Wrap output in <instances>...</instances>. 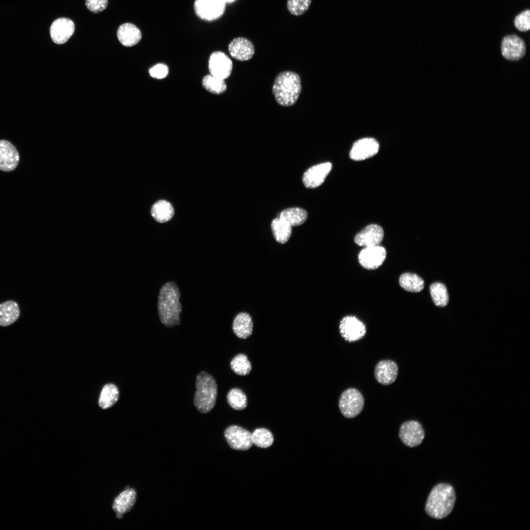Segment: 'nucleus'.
Returning <instances> with one entry per match:
<instances>
[{
	"label": "nucleus",
	"mask_w": 530,
	"mask_h": 530,
	"mask_svg": "<svg viewBox=\"0 0 530 530\" xmlns=\"http://www.w3.org/2000/svg\"><path fill=\"white\" fill-rule=\"evenodd\" d=\"M311 1L312 0H288L287 6L291 14L300 16L308 10Z\"/></svg>",
	"instance_id": "obj_34"
},
{
	"label": "nucleus",
	"mask_w": 530,
	"mask_h": 530,
	"mask_svg": "<svg viewBox=\"0 0 530 530\" xmlns=\"http://www.w3.org/2000/svg\"><path fill=\"white\" fill-rule=\"evenodd\" d=\"M387 255L386 249L379 245L365 247L358 255V261L364 268L373 270L384 262Z\"/></svg>",
	"instance_id": "obj_8"
},
{
	"label": "nucleus",
	"mask_w": 530,
	"mask_h": 530,
	"mask_svg": "<svg viewBox=\"0 0 530 530\" xmlns=\"http://www.w3.org/2000/svg\"><path fill=\"white\" fill-rule=\"evenodd\" d=\"M234 0H225V1H226V2H232V1H234Z\"/></svg>",
	"instance_id": "obj_38"
},
{
	"label": "nucleus",
	"mask_w": 530,
	"mask_h": 530,
	"mask_svg": "<svg viewBox=\"0 0 530 530\" xmlns=\"http://www.w3.org/2000/svg\"><path fill=\"white\" fill-rule=\"evenodd\" d=\"M75 24L70 19L59 18L55 20L50 27V35L57 44L66 42L74 33Z\"/></svg>",
	"instance_id": "obj_13"
},
{
	"label": "nucleus",
	"mask_w": 530,
	"mask_h": 530,
	"mask_svg": "<svg viewBox=\"0 0 530 530\" xmlns=\"http://www.w3.org/2000/svg\"><path fill=\"white\" fill-rule=\"evenodd\" d=\"M108 5L107 0H85L86 7L91 12L97 13L104 10Z\"/></svg>",
	"instance_id": "obj_37"
},
{
	"label": "nucleus",
	"mask_w": 530,
	"mask_h": 530,
	"mask_svg": "<svg viewBox=\"0 0 530 530\" xmlns=\"http://www.w3.org/2000/svg\"><path fill=\"white\" fill-rule=\"evenodd\" d=\"M252 443L261 448H266L272 445L273 436L270 431L264 428L256 429L251 435Z\"/></svg>",
	"instance_id": "obj_31"
},
{
	"label": "nucleus",
	"mask_w": 530,
	"mask_h": 530,
	"mask_svg": "<svg viewBox=\"0 0 530 530\" xmlns=\"http://www.w3.org/2000/svg\"><path fill=\"white\" fill-rule=\"evenodd\" d=\"M292 227L280 217L274 219L271 223V229L275 240L280 243L287 242L292 234Z\"/></svg>",
	"instance_id": "obj_25"
},
{
	"label": "nucleus",
	"mask_w": 530,
	"mask_h": 530,
	"mask_svg": "<svg viewBox=\"0 0 530 530\" xmlns=\"http://www.w3.org/2000/svg\"><path fill=\"white\" fill-rule=\"evenodd\" d=\"M251 435L250 432L238 425L230 426L224 432L228 444L231 448L236 450L249 449L253 444Z\"/></svg>",
	"instance_id": "obj_7"
},
{
	"label": "nucleus",
	"mask_w": 530,
	"mask_h": 530,
	"mask_svg": "<svg viewBox=\"0 0 530 530\" xmlns=\"http://www.w3.org/2000/svg\"><path fill=\"white\" fill-rule=\"evenodd\" d=\"M227 399L229 405L234 409L240 410L247 406L246 396L240 389L233 388L230 390L228 393Z\"/></svg>",
	"instance_id": "obj_32"
},
{
	"label": "nucleus",
	"mask_w": 530,
	"mask_h": 530,
	"mask_svg": "<svg viewBox=\"0 0 530 530\" xmlns=\"http://www.w3.org/2000/svg\"><path fill=\"white\" fill-rule=\"evenodd\" d=\"M202 85L208 91L214 94H221L227 88L224 80L210 74L205 76L202 80Z\"/></svg>",
	"instance_id": "obj_30"
},
{
	"label": "nucleus",
	"mask_w": 530,
	"mask_h": 530,
	"mask_svg": "<svg viewBox=\"0 0 530 530\" xmlns=\"http://www.w3.org/2000/svg\"><path fill=\"white\" fill-rule=\"evenodd\" d=\"M278 216L287 221L291 226H296L305 222L308 214L304 209L291 208L281 212L278 214Z\"/></svg>",
	"instance_id": "obj_26"
},
{
	"label": "nucleus",
	"mask_w": 530,
	"mask_h": 530,
	"mask_svg": "<svg viewBox=\"0 0 530 530\" xmlns=\"http://www.w3.org/2000/svg\"><path fill=\"white\" fill-rule=\"evenodd\" d=\"M364 398L361 392L355 388H349L341 394L339 407L341 413L347 418H353L363 410Z\"/></svg>",
	"instance_id": "obj_5"
},
{
	"label": "nucleus",
	"mask_w": 530,
	"mask_h": 530,
	"mask_svg": "<svg viewBox=\"0 0 530 530\" xmlns=\"http://www.w3.org/2000/svg\"><path fill=\"white\" fill-rule=\"evenodd\" d=\"M232 327L234 333L238 337L241 339L249 337L253 330L251 317L245 312L238 314L233 320Z\"/></svg>",
	"instance_id": "obj_22"
},
{
	"label": "nucleus",
	"mask_w": 530,
	"mask_h": 530,
	"mask_svg": "<svg viewBox=\"0 0 530 530\" xmlns=\"http://www.w3.org/2000/svg\"><path fill=\"white\" fill-rule=\"evenodd\" d=\"M20 315L19 307L14 301L0 304V326H7L15 322Z\"/></svg>",
	"instance_id": "obj_23"
},
{
	"label": "nucleus",
	"mask_w": 530,
	"mask_h": 530,
	"mask_svg": "<svg viewBox=\"0 0 530 530\" xmlns=\"http://www.w3.org/2000/svg\"><path fill=\"white\" fill-rule=\"evenodd\" d=\"M226 8L225 0H195L194 9L197 16L206 21H213L219 18Z\"/></svg>",
	"instance_id": "obj_6"
},
{
	"label": "nucleus",
	"mask_w": 530,
	"mask_h": 530,
	"mask_svg": "<svg viewBox=\"0 0 530 530\" xmlns=\"http://www.w3.org/2000/svg\"><path fill=\"white\" fill-rule=\"evenodd\" d=\"M232 370L237 374L246 375L251 371L252 366L247 357L243 354L236 355L230 363Z\"/></svg>",
	"instance_id": "obj_33"
},
{
	"label": "nucleus",
	"mask_w": 530,
	"mask_h": 530,
	"mask_svg": "<svg viewBox=\"0 0 530 530\" xmlns=\"http://www.w3.org/2000/svg\"><path fill=\"white\" fill-rule=\"evenodd\" d=\"M179 289L174 282L166 283L160 289L158 300L159 318L168 328L180 324V314L182 310Z\"/></svg>",
	"instance_id": "obj_1"
},
{
	"label": "nucleus",
	"mask_w": 530,
	"mask_h": 530,
	"mask_svg": "<svg viewBox=\"0 0 530 530\" xmlns=\"http://www.w3.org/2000/svg\"><path fill=\"white\" fill-rule=\"evenodd\" d=\"M399 283L402 288L410 292H420L424 288V280L414 273L402 274L399 279Z\"/></svg>",
	"instance_id": "obj_27"
},
{
	"label": "nucleus",
	"mask_w": 530,
	"mask_h": 530,
	"mask_svg": "<svg viewBox=\"0 0 530 530\" xmlns=\"http://www.w3.org/2000/svg\"><path fill=\"white\" fill-rule=\"evenodd\" d=\"M383 237V229L378 225L371 224L355 236L354 241L359 246L364 247L374 246L379 245Z\"/></svg>",
	"instance_id": "obj_17"
},
{
	"label": "nucleus",
	"mask_w": 530,
	"mask_h": 530,
	"mask_svg": "<svg viewBox=\"0 0 530 530\" xmlns=\"http://www.w3.org/2000/svg\"><path fill=\"white\" fill-rule=\"evenodd\" d=\"M526 52L524 40L516 35H509L504 37L501 43V53L506 59L517 61L522 58Z\"/></svg>",
	"instance_id": "obj_9"
},
{
	"label": "nucleus",
	"mask_w": 530,
	"mask_h": 530,
	"mask_svg": "<svg viewBox=\"0 0 530 530\" xmlns=\"http://www.w3.org/2000/svg\"><path fill=\"white\" fill-rule=\"evenodd\" d=\"M228 51L234 58L241 61L250 59L255 53L253 43L247 38L242 37L233 39L229 44Z\"/></svg>",
	"instance_id": "obj_18"
},
{
	"label": "nucleus",
	"mask_w": 530,
	"mask_h": 530,
	"mask_svg": "<svg viewBox=\"0 0 530 530\" xmlns=\"http://www.w3.org/2000/svg\"><path fill=\"white\" fill-rule=\"evenodd\" d=\"M196 388L194 404L200 413H207L216 402L217 391L215 379L207 372L202 371L196 376Z\"/></svg>",
	"instance_id": "obj_4"
},
{
	"label": "nucleus",
	"mask_w": 530,
	"mask_h": 530,
	"mask_svg": "<svg viewBox=\"0 0 530 530\" xmlns=\"http://www.w3.org/2000/svg\"><path fill=\"white\" fill-rule=\"evenodd\" d=\"M19 155L15 147L9 141L0 140V170H14L19 162Z\"/></svg>",
	"instance_id": "obj_16"
},
{
	"label": "nucleus",
	"mask_w": 530,
	"mask_h": 530,
	"mask_svg": "<svg viewBox=\"0 0 530 530\" xmlns=\"http://www.w3.org/2000/svg\"><path fill=\"white\" fill-rule=\"evenodd\" d=\"M117 38L124 46L131 47L138 43L141 39L142 34L140 29L131 23H124L118 28Z\"/></svg>",
	"instance_id": "obj_21"
},
{
	"label": "nucleus",
	"mask_w": 530,
	"mask_h": 530,
	"mask_svg": "<svg viewBox=\"0 0 530 530\" xmlns=\"http://www.w3.org/2000/svg\"><path fill=\"white\" fill-rule=\"evenodd\" d=\"M301 91L299 76L292 71H284L276 77L272 86V93L277 103L284 106L293 105Z\"/></svg>",
	"instance_id": "obj_3"
},
{
	"label": "nucleus",
	"mask_w": 530,
	"mask_h": 530,
	"mask_svg": "<svg viewBox=\"0 0 530 530\" xmlns=\"http://www.w3.org/2000/svg\"><path fill=\"white\" fill-rule=\"evenodd\" d=\"M455 500V491L451 485L438 484L430 492L425 504V512L433 518L443 519L451 512Z\"/></svg>",
	"instance_id": "obj_2"
},
{
	"label": "nucleus",
	"mask_w": 530,
	"mask_h": 530,
	"mask_svg": "<svg viewBox=\"0 0 530 530\" xmlns=\"http://www.w3.org/2000/svg\"><path fill=\"white\" fill-rule=\"evenodd\" d=\"M169 72L168 66L163 63H159L151 67L149 71L150 75L154 78L161 79L165 78Z\"/></svg>",
	"instance_id": "obj_36"
},
{
	"label": "nucleus",
	"mask_w": 530,
	"mask_h": 530,
	"mask_svg": "<svg viewBox=\"0 0 530 530\" xmlns=\"http://www.w3.org/2000/svg\"><path fill=\"white\" fill-rule=\"evenodd\" d=\"M398 371V366L395 362L391 360H384L376 364L374 376L379 383L389 385L397 379Z\"/></svg>",
	"instance_id": "obj_19"
},
{
	"label": "nucleus",
	"mask_w": 530,
	"mask_h": 530,
	"mask_svg": "<svg viewBox=\"0 0 530 530\" xmlns=\"http://www.w3.org/2000/svg\"><path fill=\"white\" fill-rule=\"evenodd\" d=\"M429 291L434 303L437 306H446L449 302V295L446 286L439 282L432 284Z\"/></svg>",
	"instance_id": "obj_29"
},
{
	"label": "nucleus",
	"mask_w": 530,
	"mask_h": 530,
	"mask_svg": "<svg viewBox=\"0 0 530 530\" xmlns=\"http://www.w3.org/2000/svg\"><path fill=\"white\" fill-rule=\"evenodd\" d=\"M151 213L158 222L164 223L170 220L174 214L172 205L166 200H159L152 206Z\"/></svg>",
	"instance_id": "obj_24"
},
{
	"label": "nucleus",
	"mask_w": 530,
	"mask_h": 530,
	"mask_svg": "<svg viewBox=\"0 0 530 530\" xmlns=\"http://www.w3.org/2000/svg\"><path fill=\"white\" fill-rule=\"evenodd\" d=\"M330 162L321 163L308 169L304 174L303 182L308 188H316L321 185L332 169Z\"/></svg>",
	"instance_id": "obj_15"
},
{
	"label": "nucleus",
	"mask_w": 530,
	"mask_h": 530,
	"mask_svg": "<svg viewBox=\"0 0 530 530\" xmlns=\"http://www.w3.org/2000/svg\"><path fill=\"white\" fill-rule=\"evenodd\" d=\"M399 436L405 445L415 447L422 443L424 438V431L418 422L408 421L400 426Z\"/></svg>",
	"instance_id": "obj_10"
},
{
	"label": "nucleus",
	"mask_w": 530,
	"mask_h": 530,
	"mask_svg": "<svg viewBox=\"0 0 530 530\" xmlns=\"http://www.w3.org/2000/svg\"><path fill=\"white\" fill-rule=\"evenodd\" d=\"M118 398L119 391L117 388L111 384L106 385L101 393L99 405L103 409L110 407L116 403Z\"/></svg>",
	"instance_id": "obj_28"
},
{
	"label": "nucleus",
	"mask_w": 530,
	"mask_h": 530,
	"mask_svg": "<svg viewBox=\"0 0 530 530\" xmlns=\"http://www.w3.org/2000/svg\"><path fill=\"white\" fill-rule=\"evenodd\" d=\"M379 148V143L375 139L364 138L353 144L350 152V157L355 160H364L376 155Z\"/></svg>",
	"instance_id": "obj_14"
},
{
	"label": "nucleus",
	"mask_w": 530,
	"mask_h": 530,
	"mask_svg": "<svg viewBox=\"0 0 530 530\" xmlns=\"http://www.w3.org/2000/svg\"><path fill=\"white\" fill-rule=\"evenodd\" d=\"M136 493L133 488L127 487L121 492L114 500L112 508L118 518L129 512L136 501Z\"/></svg>",
	"instance_id": "obj_20"
},
{
	"label": "nucleus",
	"mask_w": 530,
	"mask_h": 530,
	"mask_svg": "<svg viewBox=\"0 0 530 530\" xmlns=\"http://www.w3.org/2000/svg\"><path fill=\"white\" fill-rule=\"evenodd\" d=\"M232 69V61L225 53L217 51L211 54L209 60L210 74L224 80L230 77Z\"/></svg>",
	"instance_id": "obj_11"
},
{
	"label": "nucleus",
	"mask_w": 530,
	"mask_h": 530,
	"mask_svg": "<svg viewBox=\"0 0 530 530\" xmlns=\"http://www.w3.org/2000/svg\"><path fill=\"white\" fill-rule=\"evenodd\" d=\"M515 27L519 31L525 32L530 28V11L525 10L517 15L514 20Z\"/></svg>",
	"instance_id": "obj_35"
},
{
	"label": "nucleus",
	"mask_w": 530,
	"mask_h": 530,
	"mask_svg": "<svg viewBox=\"0 0 530 530\" xmlns=\"http://www.w3.org/2000/svg\"><path fill=\"white\" fill-rule=\"evenodd\" d=\"M339 329L341 336L349 342L360 340L366 332L365 324L352 316H346L342 319Z\"/></svg>",
	"instance_id": "obj_12"
}]
</instances>
